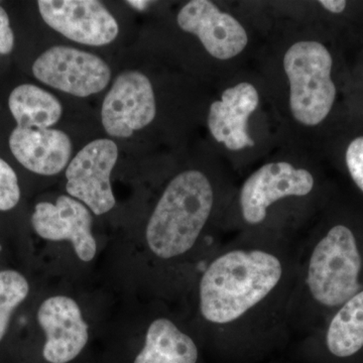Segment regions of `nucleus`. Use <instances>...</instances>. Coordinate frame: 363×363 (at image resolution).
Masks as SVG:
<instances>
[{"mask_svg":"<svg viewBox=\"0 0 363 363\" xmlns=\"http://www.w3.org/2000/svg\"><path fill=\"white\" fill-rule=\"evenodd\" d=\"M32 225L45 240L70 241L83 262H91L96 255V241L91 231L92 215L83 203L74 198L60 196L55 204L39 203L32 216Z\"/></svg>","mask_w":363,"mask_h":363,"instance_id":"9b49d317","label":"nucleus"},{"mask_svg":"<svg viewBox=\"0 0 363 363\" xmlns=\"http://www.w3.org/2000/svg\"><path fill=\"white\" fill-rule=\"evenodd\" d=\"M298 241L271 234H240L200 269V323L226 348L271 345L291 335L289 309Z\"/></svg>","mask_w":363,"mask_h":363,"instance_id":"f257e3e1","label":"nucleus"},{"mask_svg":"<svg viewBox=\"0 0 363 363\" xmlns=\"http://www.w3.org/2000/svg\"><path fill=\"white\" fill-rule=\"evenodd\" d=\"M0 252H1V245H0Z\"/></svg>","mask_w":363,"mask_h":363,"instance_id":"b1692460","label":"nucleus"},{"mask_svg":"<svg viewBox=\"0 0 363 363\" xmlns=\"http://www.w3.org/2000/svg\"><path fill=\"white\" fill-rule=\"evenodd\" d=\"M9 147L26 169L43 176L63 171L72 155L70 138L64 131L51 128L16 126L9 138Z\"/></svg>","mask_w":363,"mask_h":363,"instance_id":"4468645a","label":"nucleus"},{"mask_svg":"<svg viewBox=\"0 0 363 363\" xmlns=\"http://www.w3.org/2000/svg\"><path fill=\"white\" fill-rule=\"evenodd\" d=\"M316 180L309 169L290 162H269L248 177L238 197L240 234H266L271 211L279 203L307 199Z\"/></svg>","mask_w":363,"mask_h":363,"instance_id":"39448f33","label":"nucleus"},{"mask_svg":"<svg viewBox=\"0 0 363 363\" xmlns=\"http://www.w3.org/2000/svg\"><path fill=\"white\" fill-rule=\"evenodd\" d=\"M198 358L199 350L192 336L174 320L160 317L150 324L135 363H197Z\"/></svg>","mask_w":363,"mask_h":363,"instance_id":"dca6fc26","label":"nucleus"},{"mask_svg":"<svg viewBox=\"0 0 363 363\" xmlns=\"http://www.w3.org/2000/svg\"><path fill=\"white\" fill-rule=\"evenodd\" d=\"M33 73L44 84L78 97L101 92L111 78L104 60L66 45L43 52L33 63Z\"/></svg>","mask_w":363,"mask_h":363,"instance_id":"423d86ee","label":"nucleus"},{"mask_svg":"<svg viewBox=\"0 0 363 363\" xmlns=\"http://www.w3.org/2000/svg\"><path fill=\"white\" fill-rule=\"evenodd\" d=\"M30 286L16 271L0 272V341L6 335L11 314L28 297Z\"/></svg>","mask_w":363,"mask_h":363,"instance_id":"a211bd4d","label":"nucleus"},{"mask_svg":"<svg viewBox=\"0 0 363 363\" xmlns=\"http://www.w3.org/2000/svg\"><path fill=\"white\" fill-rule=\"evenodd\" d=\"M9 107L20 128H49L60 121L63 107L58 99L42 88L23 84L13 89Z\"/></svg>","mask_w":363,"mask_h":363,"instance_id":"f3484780","label":"nucleus"},{"mask_svg":"<svg viewBox=\"0 0 363 363\" xmlns=\"http://www.w3.org/2000/svg\"><path fill=\"white\" fill-rule=\"evenodd\" d=\"M305 338L320 340L332 357L350 358L363 350V290Z\"/></svg>","mask_w":363,"mask_h":363,"instance_id":"2eb2a0df","label":"nucleus"},{"mask_svg":"<svg viewBox=\"0 0 363 363\" xmlns=\"http://www.w3.org/2000/svg\"><path fill=\"white\" fill-rule=\"evenodd\" d=\"M216 205V191L202 172L189 169L172 179L150 215L145 240L150 252L172 262L194 252Z\"/></svg>","mask_w":363,"mask_h":363,"instance_id":"7ed1b4c3","label":"nucleus"},{"mask_svg":"<svg viewBox=\"0 0 363 363\" xmlns=\"http://www.w3.org/2000/svg\"><path fill=\"white\" fill-rule=\"evenodd\" d=\"M38 7L48 26L79 44L108 45L118 35L116 18L96 0H40Z\"/></svg>","mask_w":363,"mask_h":363,"instance_id":"1a4fd4ad","label":"nucleus"},{"mask_svg":"<svg viewBox=\"0 0 363 363\" xmlns=\"http://www.w3.org/2000/svg\"><path fill=\"white\" fill-rule=\"evenodd\" d=\"M259 104V92L250 83L227 88L221 99L211 104L208 116V126L216 142L230 150L255 147V140L248 135L247 123Z\"/></svg>","mask_w":363,"mask_h":363,"instance_id":"ddd939ff","label":"nucleus"},{"mask_svg":"<svg viewBox=\"0 0 363 363\" xmlns=\"http://www.w3.org/2000/svg\"><path fill=\"white\" fill-rule=\"evenodd\" d=\"M363 290V252L352 228L334 224L298 242L291 334L306 336Z\"/></svg>","mask_w":363,"mask_h":363,"instance_id":"f03ea898","label":"nucleus"},{"mask_svg":"<svg viewBox=\"0 0 363 363\" xmlns=\"http://www.w3.org/2000/svg\"><path fill=\"white\" fill-rule=\"evenodd\" d=\"M14 35L9 23L7 13L0 6V55H7L13 51Z\"/></svg>","mask_w":363,"mask_h":363,"instance_id":"412c9836","label":"nucleus"},{"mask_svg":"<svg viewBox=\"0 0 363 363\" xmlns=\"http://www.w3.org/2000/svg\"><path fill=\"white\" fill-rule=\"evenodd\" d=\"M38 322L45 333L43 355L50 363H67L80 354L88 341V325L73 298L55 296L38 311Z\"/></svg>","mask_w":363,"mask_h":363,"instance_id":"f8f14e48","label":"nucleus"},{"mask_svg":"<svg viewBox=\"0 0 363 363\" xmlns=\"http://www.w3.org/2000/svg\"><path fill=\"white\" fill-rule=\"evenodd\" d=\"M128 4H130V6L135 7V9H138V11H143L145 7L147 6L149 2L147 1H128Z\"/></svg>","mask_w":363,"mask_h":363,"instance_id":"5701e85b","label":"nucleus"},{"mask_svg":"<svg viewBox=\"0 0 363 363\" xmlns=\"http://www.w3.org/2000/svg\"><path fill=\"white\" fill-rule=\"evenodd\" d=\"M21 189L16 172L0 159V211H9L18 205Z\"/></svg>","mask_w":363,"mask_h":363,"instance_id":"6ab92c4d","label":"nucleus"},{"mask_svg":"<svg viewBox=\"0 0 363 363\" xmlns=\"http://www.w3.org/2000/svg\"><path fill=\"white\" fill-rule=\"evenodd\" d=\"M177 21L184 32L198 37L215 59L234 58L247 45V33L240 21L221 11L212 1L188 2L179 11Z\"/></svg>","mask_w":363,"mask_h":363,"instance_id":"9d476101","label":"nucleus"},{"mask_svg":"<svg viewBox=\"0 0 363 363\" xmlns=\"http://www.w3.org/2000/svg\"><path fill=\"white\" fill-rule=\"evenodd\" d=\"M319 4L333 13H341L346 7V1L344 0H321Z\"/></svg>","mask_w":363,"mask_h":363,"instance_id":"4be33fe9","label":"nucleus"},{"mask_svg":"<svg viewBox=\"0 0 363 363\" xmlns=\"http://www.w3.org/2000/svg\"><path fill=\"white\" fill-rule=\"evenodd\" d=\"M118 159V147L101 138L85 145L66 169V190L92 213L102 215L116 206L111 177Z\"/></svg>","mask_w":363,"mask_h":363,"instance_id":"0eeeda50","label":"nucleus"},{"mask_svg":"<svg viewBox=\"0 0 363 363\" xmlns=\"http://www.w3.org/2000/svg\"><path fill=\"white\" fill-rule=\"evenodd\" d=\"M156 112V98L149 78L140 72L126 71L117 77L104 98L102 124L113 138H130L149 125Z\"/></svg>","mask_w":363,"mask_h":363,"instance_id":"6e6552de","label":"nucleus"},{"mask_svg":"<svg viewBox=\"0 0 363 363\" xmlns=\"http://www.w3.org/2000/svg\"><path fill=\"white\" fill-rule=\"evenodd\" d=\"M333 60L324 45L314 40L294 44L284 57L290 83V108L298 123H321L331 111L336 87L331 78Z\"/></svg>","mask_w":363,"mask_h":363,"instance_id":"20e7f679","label":"nucleus"},{"mask_svg":"<svg viewBox=\"0 0 363 363\" xmlns=\"http://www.w3.org/2000/svg\"><path fill=\"white\" fill-rule=\"evenodd\" d=\"M346 164L351 178L363 192V136L355 138L348 145Z\"/></svg>","mask_w":363,"mask_h":363,"instance_id":"aec40b11","label":"nucleus"}]
</instances>
